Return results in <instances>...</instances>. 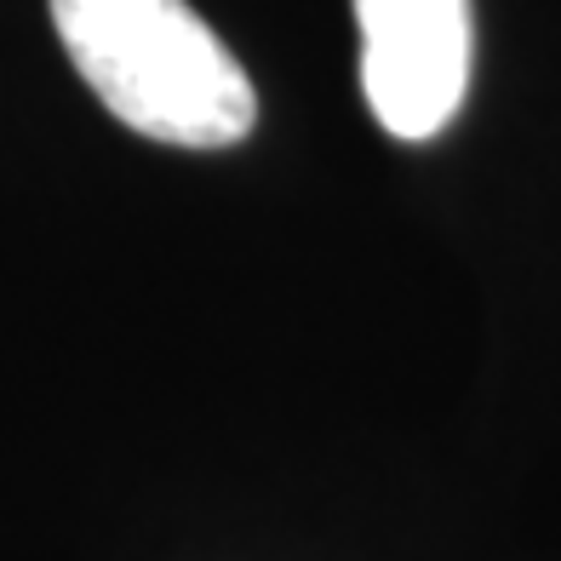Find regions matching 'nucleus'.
<instances>
[{
	"label": "nucleus",
	"instance_id": "1",
	"mask_svg": "<svg viewBox=\"0 0 561 561\" xmlns=\"http://www.w3.org/2000/svg\"><path fill=\"white\" fill-rule=\"evenodd\" d=\"M75 75L121 126L172 149H229L259 121L241 58L190 0H53Z\"/></svg>",
	"mask_w": 561,
	"mask_h": 561
},
{
	"label": "nucleus",
	"instance_id": "2",
	"mask_svg": "<svg viewBox=\"0 0 561 561\" xmlns=\"http://www.w3.org/2000/svg\"><path fill=\"white\" fill-rule=\"evenodd\" d=\"M362 92L401 144L453 126L470 92V0H355Z\"/></svg>",
	"mask_w": 561,
	"mask_h": 561
}]
</instances>
